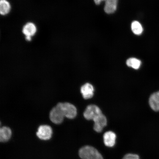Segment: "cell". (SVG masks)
<instances>
[{
	"label": "cell",
	"instance_id": "2e32d148",
	"mask_svg": "<svg viewBox=\"0 0 159 159\" xmlns=\"http://www.w3.org/2000/svg\"><path fill=\"white\" fill-rule=\"evenodd\" d=\"M123 159H140L138 155L128 154L124 157Z\"/></svg>",
	"mask_w": 159,
	"mask_h": 159
},
{
	"label": "cell",
	"instance_id": "9c48e42d",
	"mask_svg": "<svg viewBox=\"0 0 159 159\" xmlns=\"http://www.w3.org/2000/svg\"><path fill=\"white\" fill-rule=\"evenodd\" d=\"M103 138L105 146L110 148L114 146L116 135L114 132L112 131L105 132L103 136Z\"/></svg>",
	"mask_w": 159,
	"mask_h": 159
},
{
	"label": "cell",
	"instance_id": "8fae6325",
	"mask_svg": "<svg viewBox=\"0 0 159 159\" xmlns=\"http://www.w3.org/2000/svg\"><path fill=\"white\" fill-rule=\"evenodd\" d=\"M11 131L8 127L3 126L0 129V141L6 142L9 141L11 136Z\"/></svg>",
	"mask_w": 159,
	"mask_h": 159
},
{
	"label": "cell",
	"instance_id": "8992f818",
	"mask_svg": "<svg viewBox=\"0 0 159 159\" xmlns=\"http://www.w3.org/2000/svg\"><path fill=\"white\" fill-rule=\"evenodd\" d=\"M97 5L100 4L101 2H105L104 11L107 14H112L116 11L118 0H94Z\"/></svg>",
	"mask_w": 159,
	"mask_h": 159
},
{
	"label": "cell",
	"instance_id": "7a4b0ae2",
	"mask_svg": "<svg viewBox=\"0 0 159 159\" xmlns=\"http://www.w3.org/2000/svg\"><path fill=\"white\" fill-rule=\"evenodd\" d=\"M64 117L62 111L58 104L52 109L50 112V119L56 124H59L62 123Z\"/></svg>",
	"mask_w": 159,
	"mask_h": 159
},
{
	"label": "cell",
	"instance_id": "4fadbf2b",
	"mask_svg": "<svg viewBox=\"0 0 159 159\" xmlns=\"http://www.w3.org/2000/svg\"><path fill=\"white\" fill-rule=\"evenodd\" d=\"M11 7L10 3L7 0H1L0 13L2 15L7 14L9 12Z\"/></svg>",
	"mask_w": 159,
	"mask_h": 159
},
{
	"label": "cell",
	"instance_id": "e0dca14e",
	"mask_svg": "<svg viewBox=\"0 0 159 159\" xmlns=\"http://www.w3.org/2000/svg\"><path fill=\"white\" fill-rule=\"evenodd\" d=\"M25 39L27 41H31V37L29 36H26Z\"/></svg>",
	"mask_w": 159,
	"mask_h": 159
},
{
	"label": "cell",
	"instance_id": "6da1fadb",
	"mask_svg": "<svg viewBox=\"0 0 159 159\" xmlns=\"http://www.w3.org/2000/svg\"><path fill=\"white\" fill-rule=\"evenodd\" d=\"M79 155L82 159H103L98 151L90 146H85L80 148Z\"/></svg>",
	"mask_w": 159,
	"mask_h": 159
},
{
	"label": "cell",
	"instance_id": "277c9868",
	"mask_svg": "<svg viewBox=\"0 0 159 159\" xmlns=\"http://www.w3.org/2000/svg\"><path fill=\"white\" fill-rule=\"evenodd\" d=\"M101 114H102V112L98 107L94 105H89L85 109L84 116L87 120H93Z\"/></svg>",
	"mask_w": 159,
	"mask_h": 159
},
{
	"label": "cell",
	"instance_id": "5bb4252c",
	"mask_svg": "<svg viewBox=\"0 0 159 159\" xmlns=\"http://www.w3.org/2000/svg\"><path fill=\"white\" fill-rule=\"evenodd\" d=\"M132 31L134 34L140 35L143 32V29L142 25L138 21H135L133 22L131 25Z\"/></svg>",
	"mask_w": 159,
	"mask_h": 159
},
{
	"label": "cell",
	"instance_id": "9a60e30c",
	"mask_svg": "<svg viewBox=\"0 0 159 159\" xmlns=\"http://www.w3.org/2000/svg\"><path fill=\"white\" fill-rule=\"evenodd\" d=\"M126 64L129 67H132L135 69H138L140 66L141 61L136 58H130L127 60Z\"/></svg>",
	"mask_w": 159,
	"mask_h": 159
},
{
	"label": "cell",
	"instance_id": "3957f363",
	"mask_svg": "<svg viewBox=\"0 0 159 159\" xmlns=\"http://www.w3.org/2000/svg\"><path fill=\"white\" fill-rule=\"evenodd\" d=\"M64 114L65 117L72 119L77 115V109L74 105L68 102L58 103Z\"/></svg>",
	"mask_w": 159,
	"mask_h": 159
},
{
	"label": "cell",
	"instance_id": "5b68a950",
	"mask_svg": "<svg viewBox=\"0 0 159 159\" xmlns=\"http://www.w3.org/2000/svg\"><path fill=\"white\" fill-rule=\"evenodd\" d=\"M52 134V130L51 126L47 125L39 126L36 134L42 140H47L50 139Z\"/></svg>",
	"mask_w": 159,
	"mask_h": 159
},
{
	"label": "cell",
	"instance_id": "ba28073f",
	"mask_svg": "<svg viewBox=\"0 0 159 159\" xmlns=\"http://www.w3.org/2000/svg\"><path fill=\"white\" fill-rule=\"evenodd\" d=\"M94 89L93 85L87 83L81 87V92L85 99H90L94 95Z\"/></svg>",
	"mask_w": 159,
	"mask_h": 159
},
{
	"label": "cell",
	"instance_id": "7c38bea8",
	"mask_svg": "<svg viewBox=\"0 0 159 159\" xmlns=\"http://www.w3.org/2000/svg\"><path fill=\"white\" fill-rule=\"evenodd\" d=\"M37 28L34 24L32 23H27L24 26L23 33L26 36L31 37L34 35L36 32Z\"/></svg>",
	"mask_w": 159,
	"mask_h": 159
},
{
	"label": "cell",
	"instance_id": "52a82bcc",
	"mask_svg": "<svg viewBox=\"0 0 159 159\" xmlns=\"http://www.w3.org/2000/svg\"><path fill=\"white\" fill-rule=\"evenodd\" d=\"M93 120L94 122V130L97 132L100 133L102 132L103 128L107 124L106 117L102 114L97 116Z\"/></svg>",
	"mask_w": 159,
	"mask_h": 159
},
{
	"label": "cell",
	"instance_id": "30bf717a",
	"mask_svg": "<svg viewBox=\"0 0 159 159\" xmlns=\"http://www.w3.org/2000/svg\"><path fill=\"white\" fill-rule=\"evenodd\" d=\"M149 103L153 110L155 111H159V91L151 95Z\"/></svg>",
	"mask_w": 159,
	"mask_h": 159
}]
</instances>
